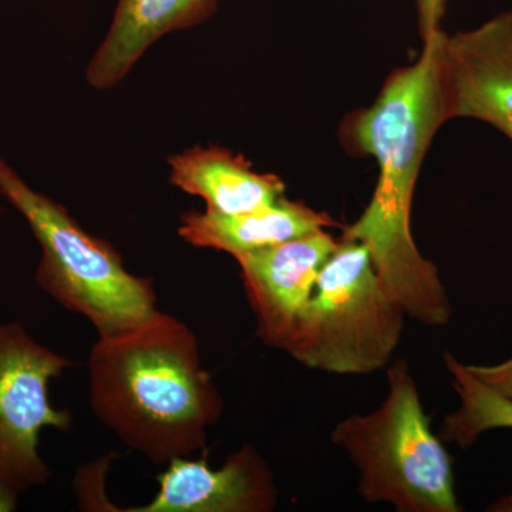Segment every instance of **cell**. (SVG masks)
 Wrapping results in <instances>:
<instances>
[{
    "mask_svg": "<svg viewBox=\"0 0 512 512\" xmlns=\"http://www.w3.org/2000/svg\"><path fill=\"white\" fill-rule=\"evenodd\" d=\"M446 33L423 43L416 62L394 70L379 96L342 126L343 144L375 158V192L342 237L365 245L387 292L407 316L446 326L451 303L439 269L414 242L412 205L421 165L439 128L447 123L441 89V45Z\"/></svg>",
    "mask_w": 512,
    "mask_h": 512,
    "instance_id": "obj_1",
    "label": "cell"
},
{
    "mask_svg": "<svg viewBox=\"0 0 512 512\" xmlns=\"http://www.w3.org/2000/svg\"><path fill=\"white\" fill-rule=\"evenodd\" d=\"M89 396L97 419L154 464L202 450L224 410L194 332L160 311L99 336L90 349Z\"/></svg>",
    "mask_w": 512,
    "mask_h": 512,
    "instance_id": "obj_2",
    "label": "cell"
},
{
    "mask_svg": "<svg viewBox=\"0 0 512 512\" xmlns=\"http://www.w3.org/2000/svg\"><path fill=\"white\" fill-rule=\"evenodd\" d=\"M386 376L382 404L350 414L330 434L359 473L360 497L399 512H460L453 458L431 430L409 365L396 360Z\"/></svg>",
    "mask_w": 512,
    "mask_h": 512,
    "instance_id": "obj_3",
    "label": "cell"
},
{
    "mask_svg": "<svg viewBox=\"0 0 512 512\" xmlns=\"http://www.w3.org/2000/svg\"><path fill=\"white\" fill-rule=\"evenodd\" d=\"M0 195L28 221L42 248L36 281L60 305L113 335L157 312L153 282L130 274L116 249L87 234L62 205L29 187L0 160Z\"/></svg>",
    "mask_w": 512,
    "mask_h": 512,
    "instance_id": "obj_4",
    "label": "cell"
},
{
    "mask_svg": "<svg viewBox=\"0 0 512 512\" xmlns=\"http://www.w3.org/2000/svg\"><path fill=\"white\" fill-rule=\"evenodd\" d=\"M404 316L365 245L339 238L285 352L302 366L330 375H372L392 362Z\"/></svg>",
    "mask_w": 512,
    "mask_h": 512,
    "instance_id": "obj_5",
    "label": "cell"
},
{
    "mask_svg": "<svg viewBox=\"0 0 512 512\" xmlns=\"http://www.w3.org/2000/svg\"><path fill=\"white\" fill-rule=\"evenodd\" d=\"M70 366L20 323L0 325V487L20 494L49 480L39 437L43 429L72 427V414L49 399L50 380Z\"/></svg>",
    "mask_w": 512,
    "mask_h": 512,
    "instance_id": "obj_6",
    "label": "cell"
},
{
    "mask_svg": "<svg viewBox=\"0 0 512 512\" xmlns=\"http://www.w3.org/2000/svg\"><path fill=\"white\" fill-rule=\"evenodd\" d=\"M446 120L477 119L512 141V10L441 45Z\"/></svg>",
    "mask_w": 512,
    "mask_h": 512,
    "instance_id": "obj_7",
    "label": "cell"
},
{
    "mask_svg": "<svg viewBox=\"0 0 512 512\" xmlns=\"http://www.w3.org/2000/svg\"><path fill=\"white\" fill-rule=\"evenodd\" d=\"M338 247L339 239L320 229L235 258L259 339L269 348L285 352L323 266Z\"/></svg>",
    "mask_w": 512,
    "mask_h": 512,
    "instance_id": "obj_8",
    "label": "cell"
},
{
    "mask_svg": "<svg viewBox=\"0 0 512 512\" xmlns=\"http://www.w3.org/2000/svg\"><path fill=\"white\" fill-rule=\"evenodd\" d=\"M151 503L128 512H271L279 501L274 473L251 444L229 454L221 468L207 460L175 458L157 478Z\"/></svg>",
    "mask_w": 512,
    "mask_h": 512,
    "instance_id": "obj_9",
    "label": "cell"
},
{
    "mask_svg": "<svg viewBox=\"0 0 512 512\" xmlns=\"http://www.w3.org/2000/svg\"><path fill=\"white\" fill-rule=\"evenodd\" d=\"M217 3L218 0H119L109 33L87 70L89 83L97 89L116 86L156 40L207 19Z\"/></svg>",
    "mask_w": 512,
    "mask_h": 512,
    "instance_id": "obj_10",
    "label": "cell"
},
{
    "mask_svg": "<svg viewBox=\"0 0 512 512\" xmlns=\"http://www.w3.org/2000/svg\"><path fill=\"white\" fill-rule=\"evenodd\" d=\"M335 225L326 212L282 197L269 207L244 214L188 212L178 234L192 247L227 252L235 259Z\"/></svg>",
    "mask_w": 512,
    "mask_h": 512,
    "instance_id": "obj_11",
    "label": "cell"
},
{
    "mask_svg": "<svg viewBox=\"0 0 512 512\" xmlns=\"http://www.w3.org/2000/svg\"><path fill=\"white\" fill-rule=\"evenodd\" d=\"M170 167L171 183L217 214L261 210L285 197L281 178L256 173L244 158L221 148H192L171 158Z\"/></svg>",
    "mask_w": 512,
    "mask_h": 512,
    "instance_id": "obj_12",
    "label": "cell"
},
{
    "mask_svg": "<svg viewBox=\"0 0 512 512\" xmlns=\"http://www.w3.org/2000/svg\"><path fill=\"white\" fill-rule=\"evenodd\" d=\"M444 363L461 403L456 412L441 421L439 437L444 443L466 448L485 431L512 429L510 400L485 386L450 353H444Z\"/></svg>",
    "mask_w": 512,
    "mask_h": 512,
    "instance_id": "obj_13",
    "label": "cell"
},
{
    "mask_svg": "<svg viewBox=\"0 0 512 512\" xmlns=\"http://www.w3.org/2000/svg\"><path fill=\"white\" fill-rule=\"evenodd\" d=\"M468 372L512 402V357L494 366L466 365Z\"/></svg>",
    "mask_w": 512,
    "mask_h": 512,
    "instance_id": "obj_14",
    "label": "cell"
},
{
    "mask_svg": "<svg viewBox=\"0 0 512 512\" xmlns=\"http://www.w3.org/2000/svg\"><path fill=\"white\" fill-rule=\"evenodd\" d=\"M421 40L427 42L440 32L441 20L446 15L447 0H416Z\"/></svg>",
    "mask_w": 512,
    "mask_h": 512,
    "instance_id": "obj_15",
    "label": "cell"
},
{
    "mask_svg": "<svg viewBox=\"0 0 512 512\" xmlns=\"http://www.w3.org/2000/svg\"><path fill=\"white\" fill-rule=\"evenodd\" d=\"M19 494L9 488L0 487V512H10L18 505Z\"/></svg>",
    "mask_w": 512,
    "mask_h": 512,
    "instance_id": "obj_16",
    "label": "cell"
},
{
    "mask_svg": "<svg viewBox=\"0 0 512 512\" xmlns=\"http://www.w3.org/2000/svg\"><path fill=\"white\" fill-rule=\"evenodd\" d=\"M488 511L494 512H512V494L507 497L501 498L497 503L491 505Z\"/></svg>",
    "mask_w": 512,
    "mask_h": 512,
    "instance_id": "obj_17",
    "label": "cell"
}]
</instances>
